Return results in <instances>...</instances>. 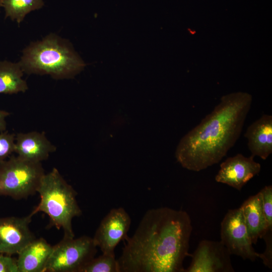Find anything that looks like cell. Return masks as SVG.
Instances as JSON below:
<instances>
[{"label":"cell","mask_w":272,"mask_h":272,"mask_svg":"<svg viewBox=\"0 0 272 272\" xmlns=\"http://www.w3.org/2000/svg\"><path fill=\"white\" fill-rule=\"evenodd\" d=\"M43 0H3L5 17H10L20 24L25 16L32 11L41 8Z\"/></svg>","instance_id":"obj_17"},{"label":"cell","mask_w":272,"mask_h":272,"mask_svg":"<svg viewBox=\"0 0 272 272\" xmlns=\"http://www.w3.org/2000/svg\"><path fill=\"white\" fill-rule=\"evenodd\" d=\"M271 231L272 230H268L262 238L264 239L266 243V249L263 253H259V257L260 258L265 265L271 268Z\"/></svg>","instance_id":"obj_21"},{"label":"cell","mask_w":272,"mask_h":272,"mask_svg":"<svg viewBox=\"0 0 272 272\" xmlns=\"http://www.w3.org/2000/svg\"><path fill=\"white\" fill-rule=\"evenodd\" d=\"M23 73L19 62L0 61V94H13L26 91L28 87L22 78Z\"/></svg>","instance_id":"obj_16"},{"label":"cell","mask_w":272,"mask_h":272,"mask_svg":"<svg viewBox=\"0 0 272 272\" xmlns=\"http://www.w3.org/2000/svg\"><path fill=\"white\" fill-rule=\"evenodd\" d=\"M16 135L8 131L0 132V162L15 152Z\"/></svg>","instance_id":"obj_19"},{"label":"cell","mask_w":272,"mask_h":272,"mask_svg":"<svg viewBox=\"0 0 272 272\" xmlns=\"http://www.w3.org/2000/svg\"><path fill=\"white\" fill-rule=\"evenodd\" d=\"M131 220L122 207L113 208L101 220L92 238L95 245L102 253L115 254L119 243L128 236Z\"/></svg>","instance_id":"obj_8"},{"label":"cell","mask_w":272,"mask_h":272,"mask_svg":"<svg viewBox=\"0 0 272 272\" xmlns=\"http://www.w3.org/2000/svg\"><path fill=\"white\" fill-rule=\"evenodd\" d=\"M44 174L41 163L12 156L0 162V196L20 199L35 194Z\"/></svg>","instance_id":"obj_5"},{"label":"cell","mask_w":272,"mask_h":272,"mask_svg":"<svg viewBox=\"0 0 272 272\" xmlns=\"http://www.w3.org/2000/svg\"><path fill=\"white\" fill-rule=\"evenodd\" d=\"M231 254L221 242L204 240L199 242L185 272H233Z\"/></svg>","instance_id":"obj_9"},{"label":"cell","mask_w":272,"mask_h":272,"mask_svg":"<svg viewBox=\"0 0 272 272\" xmlns=\"http://www.w3.org/2000/svg\"><path fill=\"white\" fill-rule=\"evenodd\" d=\"M221 241L231 255L254 261L259 257L252 246L240 208L229 210L221 225Z\"/></svg>","instance_id":"obj_7"},{"label":"cell","mask_w":272,"mask_h":272,"mask_svg":"<svg viewBox=\"0 0 272 272\" xmlns=\"http://www.w3.org/2000/svg\"><path fill=\"white\" fill-rule=\"evenodd\" d=\"M262 207L268 228L272 229V186H265L259 191Z\"/></svg>","instance_id":"obj_20"},{"label":"cell","mask_w":272,"mask_h":272,"mask_svg":"<svg viewBox=\"0 0 272 272\" xmlns=\"http://www.w3.org/2000/svg\"><path fill=\"white\" fill-rule=\"evenodd\" d=\"M80 272H119L115 254L102 253L86 263Z\"/></svg>","instance_id":"obj_18"},{"label":"cell","mask_w":272,"mask_h":272,"mask_svg":"<svg viewBox=\"0 0 272 272\" xmlns=\"http://www.w3.org/2000/svg\"><path fill=\"white\" fill-rule=\"evenodd\" d=\"M97 247L88 236L65 237L53 246L44 272H80L95 257Z\"/></svg>","instance_id":"obj_6"},{"label":"cell","mask_w":272,"mask_h":272,"mask_svg":"<svg viewBox=\"0 0 272 272\" xmlns=\"http://www.w3.org/2000/svg\"><path fill=\"white\" fill-rule=\"evenodd\" d=\"M33 215L25 217L0 218V253L8 255L18 254L35 239L29 225Z\"/></svg>","instance_id":"obj_10"},{"label":"cell","mask_w":272,"mask_h":272,"mask_svg":"<svg viewBox=\"0 0 272 272\" xmlns=\"http://www.w3.org/2000/svg\"><path fill=\"white\" fill-rule=\"evenodd\" d=\"M240 208L251 241L256 244L268 230H272L268 228L264 214L260 193L250 196Z\"/></svg>","instance_id":"obj_15"},{"label":"cell","mask_w":272,"mask_h":272,"mask_svg":"<svg viewBox=\"0 0 272 272\" xmlns=\"http://www.w3.org/2000/svg\"><path fill=\"white\" fill-rule=\"evenodd\" d=\"M19 63L24 72L49 75L55 79L73 78L86 65L71 43L54 34L31 43Z\"/></svg>","instance_id":"obj_3"},{"label":"cell","mask_w":272,"mask_h":272,"mask_svg":"<svg viewBox=\"0 0 272 272\" xmlns=\"http://www.w3.org/2000/svg\"><path fill=\"white\" fill-rule=\"evenodd\" d=\"M37 192L40 201L31 214L33 216L39 212H44L49 217L50 226L62 229L63 237H75L72 220L82 214L76 199L77 192L56 168L45 173Z\"/></svg>","instance_id":"obj_4"},{"label":"cell","mask_w":272,"mask_h":272,"mask_svg":"<svg viewBox=\"0 0 272 272\" xmlns=\"http://www.w3.org/2000/svg\"><path fill=\"white\" fill-rule=\"evenodd\" d=\"M192 230L189 215L168 207L148 210L120 256L119 272H185Z\"/></svg>","instance_id":"obj_1"},{"label":"cell","mask_w":272,"mask_h":272,"mask_svg":"<svg viewBox=\"0 0 272 272\" xmlns=\"http://www.w3.org/2000/svg\"><path fill=\"white\" fill-rule=\"evenodd\" d=\"M244 137L251 155L266 160L272 153V116L262 115L247 127Z\"/></svg>","instance_id":"obj_13"},{"label":"cell","mask_w":272,"mask_h":272,"mask_svg":"<svg viewBox=\"0 0 272 272\" xmlns=\"http://www.w3.org/2000/svg\"><path fill=\"white\" fill-rule=\"evenodd\" d=\"M254 157L252 155L247 157L238 154L228 158L220 164V169L215 177L216 181L240 190L260 171L261 165L254 161Z\"/></svg>","instance_id":"obj_11"},{"label":"cell","mask_w":272,"mask_h":272,"mask_svg":"<svg viewBox=\"0 0 272 272\" xmlns=\"http://www.w3.org/2000/svg\"><path fill=\"white\" fill-rule=\"evenodd\" d=\"M53 246L44 239H34L18 254L19 272H44Z\"/></svg>","instance_id":"obj_14"},{"label":"cell","mask_w":272,"mask_h":272,"mask_svg":"<svg viewBox=\"0 0 272 272\" xmlns=\"http://www.w3.org/2000/svg\"><path fill=\"white\" fill-rule=\"evenodd\" d=\"M10 115V113L0 109V132L6 130L7 122L6 118Z\"/></svg>","instance_id":"obj_23"},{"label":"cell","mask_w":272,"mask_h":272,"mask_svg":"<svg viewBox=\"0 0 272 272\" xmlns=\"http://www.w3.org/2000/svg\"><path fill=\"white\" fill-rule=\"evenodd\" d=\"M3 7V0H0V8Z\"/></svg>","instance_id":"obj_24"},{"label":"cell","mask_w":272,"mask_h":272,"mask_svg":"<svg viewBox=\"0 0 272 272\" xmlns=\"http://www.w3.org/2000/svg\"><path fill=\"white\" fill-rule=\"evenodd\" d=\"M55 150L44 132H20L16 135L14 152L26 160L41 163Z\"/></svg>","instance_id":"obj_12"},{"label":"cell","mask_w":272,"mask_h":272,"mask_svg":"<svg viewBox=\"0 0 272 272\" xmlns=\"http://www.w3.org/2000/svg\"><path fill=\"white\" fill-rule=\"evenodd\" d=\"M252 101L246 92L223 96L213 110L180 140L175 152L177 162L195 172L218 163L239 139Z\"/></svg>","instance_id":"obj_2"},{"label":"cell","mask_w":272,"mask_h":272,"mask_svg":"<svg viewBox=\"0 0 272 272\" xmlns=\"http://www.w3.org/2000/svg\"></svg>","instance_id":"obj_25"},{"label":"cell","mask_w":272,"mask_h":272,"mask_svg":"<svg viewBox=\"0 0 272 272\" xmlns=\"http://www.w3.org/2000/svg\"><path fill=\"white\" fill-rule=\"evenodd\" d=\"M0 272H19L17 259L0 253Z\"/></svg>","instance_id":"obj_22"}]
</instances>
